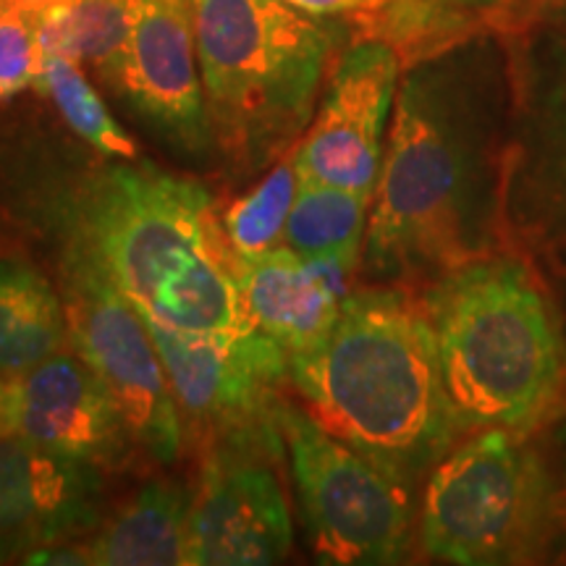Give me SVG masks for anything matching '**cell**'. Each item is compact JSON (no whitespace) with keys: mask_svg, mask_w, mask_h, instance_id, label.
<instances>
[{"mask_svg":"<svg viewBox=\"0 0 566 566\" xmlns=\"http://www.w3.org/2000/svg\"><path fill=\"white\" fill-rule=\"evenodd\" d=\"M145 325L166 367L184 438L197 454L254 449L286 457L279 409L286 399L289 354L279 344L258 331L231 336Z\"/></svg>","mask_w":566,"mask_h":566,"instance_id":"ba28073f","label":"cell"},{"mask_svg":"<svg viewBox=\"0 0 566 566\" xmlns=\"http://www.w3.org/2000/svg\"><path fill=\"white\" fill-rule=\"evenodd\" d=\"M3 433H17L103 472L126 470L142 454L116 399L74 349L6 380Z\"/></svg>","mask_w":566,"mask_h":566,"instance_id":"5bb4252c","label":"cell"},{"mask_svg":"<svg viewBox=\"0 0 566 566\" xmlns=\"http://www.w3.org/2000/svg\"><path fill=\"white\" fill-rule=\"evenodd\" d=\"M21 3H24L27 9L34 11L40 17V13H45V11H51V9H59V6L69 3V0H21Z\"/></svg>","mask_w":566,"mask_h":566,"instance_id":"4316f807","label":"cell"},{"mask_svg":"<svg viewBox=\"0 0 566 566\" xmlns=\"http://www.w3.org/2000/svg\"><path fill=\"white\" fill-rule=\"evenodd\" d=\"M457 48L399 82L363 250L375 283L428 286L506 244L512 108L472 63L454 61Z\"/></svg>","mask_w":566,"mask_h":566,"instance_id":"6da1fadb","label":"cell"},{"mask_svg":"<svg viewBox=\"0 0 566 566\" xmlns=\"http://www.w3.org/2000/svg\"><path fill=\"white\" fill-rule=\"evenodd\" d=\"M289 386L321 428L409 491L467 436L433 323L409 286L373 283L346 294L331 336L289 357Z\"/></svg>","mask_w":566,"mask_h":566,"instance_id":"7a4b0ae2","label":"cell"},{"mask_svg":"<svg viewBox=\"0 0 566 566\" xmlns=\"http://www.w3.org/2000/svg\"><path fill=\"white\" fill-rule=\"evenodd\" d=\"M551 530V475L537 436L467 433L422 485L417 541L433 562L543 564Z\"/></svg>","mask_w":566,"mask_h":566,"instance_id":"8992f818","label":"cell"},{"mask_svg":"<svg viewBox=\"0 0 566 566\" xmlns=\"http://www.w3.org/2000/svg\"><path fill=\"white\" fill-rule=\"evenodd\" d=\"M509 247L566 244V0L520 45L504 179Z\"/></svg>","mask_w":566,"mask_h":566,"instance_id":"30bf717a","label":"cell"},{"mask_svg":"<svg viewBox=\"0 0 566 566\" xmlns=\"http://www.w3.org/2000/svg\"><path fill=\"white\" fill-rule=\"evenodd\" d=\"M433 3L446 6V9L470 13V17H475V13H485V11L499 9V6H504L506 0H433Z\"/></svg>","mask_w":566,"mask_h":566,"instance_id":"484cf974","label":"cell"},{"mask_svg":"<svg viewBox=\"0 0 566 566\" xmlns=\"http://www.w3.org/2000/svg\"><path fill=\"white\" fill-rule=\"evenodd\" d=\"M61 292L71 349L116 399L142 454L174 464L187 438L158 346L137 307L74 237L61 258Z\"/></svg>","mask_w":566,"mask_h":566,"instance_id":"9c48e42d","label":"cell"},{"mask_svg":"<svg viewBox=\"0 0 566 566\" xmlns=\"http://www.w3.org/2000/svg\"><path fill=\"white\" fill-rule=\"evenodd\" d=\"M38 90L51 97L61 118L92 150L116 160H139V147L113 118L103 95L92 87L82 63L61 53H45Z\"/></svg>","mask_w":566,"mask_h":566,"instance_id":"44dd1931","label":"cell"},{"mask_svg":"<svg viewBox=\"0 0 566 566\" xmlns=\"http://www.w3.org/2000/svg\"><path fill=\"white\" fill-rule=\"evenodd\" d=\"M354 271L357 268L338 260L302 258L286 244L254 258H237L247 323L289 357L315 352L342 315Z\"/></svg>","mask_w":566,"mask_h":566,"instance_id":"2e32d148","label":"cell"},{"mask_svg":"<svg viewBox=\"0 0 566 566\" xmlns=\"http://www.w3.org/2000/svg\"><path fill=\"white\" fill-rule=\"evenodd\" d=\"M101 467L0 433V564H30L45 548L76 543L105 520Z\"/></svg>","mask_w":566,"mask_h":566,"instance_id":"9a60e30c","label":"cell"},{"mask_svg":"<svg viewBox=\"0 0 566 566\" xmlns=\"http://www.w3.org/2000/svg\"><path fill=\"white\" fill-rule=\"evenodd\" d=\"M108 87L179 158L208 163L218 153L189 0H139L129 42Z\"/></svg>","mask_w":566,"mask_h":566,"instance_id":"7c38bea8","label":"cell"},{"mask_svg":"<svg viewBox=\"0 0 566 566\" xmlns=\"http://www.w3.org/2000/svg\"><path fill=\"white\" fill-rule=\"evenodd\" d=\"M69 346L66 304L53 283L27 260H0V378H19Z\"/></svg>","mask_w":566,"mask_h":566,"instance_id":"ac0fdd59","label":"cell"},{"mask_svg":"<svg viewBox=\"0 0 566 566\" xmlns=\"http://www.w3.org/2000/svg\"><path fill=\"white\" fill-rule=\"evenodd\" d=\"M296 192L300 174L294 166V153H289L268 168L250 192L223 210V233L237 258H254L281 247Z\"/></svg>","mask_w":566,"mask_h":566,"instance_id":"7402d4cb","label":"cell"},{"mask_svg":"<svg viewBox=\"0 0 566 566\" xmlns=\"http://www.w3.org/2000/svg\"><path fill=\"white\" fill-rule=\"evenodd\" d=\"M69 226L145 321L187 334H250L237 258L202 184L145 160L82 184Z\"/></svg>","mask_w":566,"mask_h":566,"instance_id":"3957f363","label":"cell"},{"mask_svg":"<svg viewBox=\"0 0 566 566\" xmlns=\"http://www.w3.org/2000/svg\"><path fill=\"white\" fill-rule=\"evenodd\" d=\"M216 150L254 176L296 147L334 69L338 27L286 0H189Z\"/></svg>","mask_w":566,"mask_h":566,"instance_id":"5b68a950","label":"cell"},{"mask_svg":"<svg viewBox=\"0 0 566 566\" xmlns=\"http://www.w3.org/2000/svg\"><path fill=\"white\" fill-rule=\"evenodd\" d=\"M562 313H564V321H566V281H564V307H562Z\"/></svg>","mask_w":566,"mask_h":566,"instance_id":"f1b7e54d","label":"cell"},{"mask_svg":"<svg viewBox=\"0 0 566 566\" xmlns=\"http://www.w3.org/2000/svg\"><path fill=\"white\" fill-rule=\"evenodd\" d=\"M373 197L300 181L283 242L302 258L338 260L352 268L363 265V250L370 223Z\"/></svg>","mask_w":566,"mask_h":566,"instance_id":"d6986e66","label":"cell"},{"mask_svg":"<svg viewBox=\"0 0 566 566\" xmlns=\"http://www.w3.org/2000/svg\"><path fill=\"white\" fill-rule=\"evenodd\" d=\"M195 491L176 478H155L116 514L80 541L82 564L92 566H187L189 516Z\"/></svg>","mask_w":566,"mask_h":566,"instance_id":"e0dca14e","label":"cell"},{"mask_svg":"<svg viewBox=\"0 0 566 566\" xmlns=\"http://www.w3.org/2000/svg\"><path fill=\"white\" fill-rule=\"evenodd\" d=\"M279 422L302 525L317 564L388 566L415 548V491L286 399Z\"/></svg>","mask_w":566,"mask_h":566,"instance_id":"52a82bcc","label":"cell"},{"mask_svg":"<svg viewBox=\"0 0 566 566\" xmlns=\"http://www.w3.org/2000/svg\"><path fill=\"white\" fill-rule=\"evenodd\" d=\"M420 296L467 433L537 436L566 412V321L522 252H488Z\"/></svg>","mask_w":566,"mask_h":566,"instance_id":"277c9868","label":"cell"},{"mask_svg":"<svg viewBox=\"0 0 566 566\" xmlns=\"http://www.w3.org/2000/svg\"><path fill=\"white\" fill-rule=\"evenodd\" d=\"M45 48L38 13L21 0H0V103L38 87Z\"/></svg>","mask_w":566,"mask_h":566,"instance_id":"603a6c76","label":"cell"},{"mask_svg":"<svg viewBox=\"0 0 566 566\" xmlns=\"http://www.w3.org/2000/svg\"><path fill=\"white\" fill-rule=\"evenodd\" d=\"M551 475V548L548 562H566V412L537 433Z\"/></svg>","mask_w":566,"mask_h":566,"instance_id":"cb8c5ba5","label":"cell"},{"mask_svg":"<svg viewBox=\"0 0 566 566\" xmlns=\"http://www.w3.org/2000/svg\"><path fill=\"white\" fill-rule=\"evenodd\" d=\"M139 0H69L40 13L45 53H61L90 66L108 84L129 42Z\"/></svg>","mask_w":566,"mask_h":566,"instance_id":"ffe728a7","label":"cell"},{"mask_svg":"<svg viewBox=\"0 0 566 566\" xmlns=\"http://www.w3.org/2000/svg\"><path fill=\"white\" fill-rule=\"evenodd\" d=\"M286 3L317 19H354L378 11L391 0H286Z\"/></svg>","mask_w":566,"mask_h":566,"instance_id":"d4e9b609","label":"cell"},{"mask_svg":"<svg viewBox=\"0 0 566 566\" xmlns=\"http://www.w3.org/2000/svg\"><path fill=\"white\" fill-rule=\"evenodd\" d=\"M6 430V380L0 378V433Z\"/></svg>","mask_w":566,"mask_h":566,"instance_id":"83f0119b","label":"cell"},{"mask_svg":"<svg viewBox=\"0 0 566 566\" xmlns=\"http://www.w3.org/2000/svg\"><path fill=\"white\" fill-rule=\"evenodd\" d=\"M200 462L187 566H258L289 558L294 527L281 480L286 457L212 449Z\"/></svg>","mask_w":566,"mask_h":566,"instance_id":"4fadbf2b","label":"cell"},{"mask_svg":"<svg viewBox=\"0 0 566 566\" xmlns=\"http://www.w3.org/2000/svg\"><path fill=\"white\" fill-rule=\"evenodd\" d=\"M401 59L375 38H354L331 69L313 122L294 147L300 181L373 197L384 168Z\"/></svg>","mask_w":566,"mask_h":566,"instance_id":"8fae6325","label":"cell"}]
</instances>
